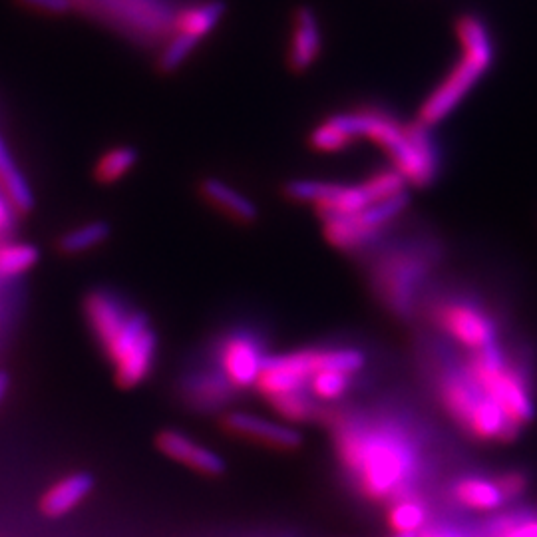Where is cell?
I'll list each match as a JSON object with an SVG mask.
<instances>
[{
	"label": "cell",
	"instance_id": "obj_9",
	"mask_svg": "<svg viewBox=\"0 0 537 537\" xmlns=\"http://www.w3.org/2000/svg\"><path fill=\"white\" fill-rule=\"evenodd\" d=\"M267 357L265 343L253 331H231L215 347V364L235 390L255 386Z\"/></svg>",
	"mask_w": 537,
	"mask_h": 537
},
{
	"label": "cell",
	"instance_id": "obj_16",
	"mask_svg": "<svg viewBox=\"0 0 537 537\" xmlns=\"http://www.w3.org/2000/svg\"><path fill=\"white\" fill-rule=\"evenodd\" d=\"M201 195L225 215L239 223H253L259 217V209L245 193L219 178H205L199 185Z\"/></svg>",
	"mask_w": 537,
	"mask_h": 537
},
{
	"label": "cell",
	"instance_id": "obj_12",
	"mask_svg": "<svg viewBox=\"0 0 537 537\" xmlns=\"http://www.w3.org/2000/svg\"><path fill=\"white\" fill-rule=\"evenodd\" d=\"M156 446L164 456L201 476L217 478L225 472V462L215 450L199 444L197 440L179 430H162L156 436Z\"/></svg>",
	"mask_w": 537,
	"mask_h": 537
},
{
	"label": "cell",
	"instance_id": "obj_7",
	"mask_svg": "<svg viewBox=\"0 0 537 537\" xmlns=\"http://www.w3.org/2000/svg\"><path fill=\"white\" fill-rule=\"evenodd\" d=\"M430 317L438 331L470 353L500 341V317L474 293L454 289L430 303Z\"/></svg>",
	"mask_w": 537,
	"mask_h": 537
},
{
	"label": "cell",
	"instance_id": "obj_25",
	"mask_svg": "<svg viewBox=\"0 0 537 537\" xmlns=\"http://www.w3.org/2000/svg\"><path fill=\"white\" fill-rule=\"evenodd\" d=\"M138 150L132 146H118L102 154L94 168V178L98 183L110 185L116 183L118 179L124 178L136 164H138Z\"/></svg>",
	"mask_w": 537,
	"mask_h": 537
},
{
	"label": "cell",
	"instance_id": "obj_5",
	"mask_svg": "<svg viewBox=\"0 0 537 537\" xmlns=\"http://www.w3.org/2000/svg\"><path fill=\"white\" fill-rule=\"evenodd\" d=\"M442 255L444 249L440 241L428 235L404 241L380 257L374 283L392 313L398 317H410L414 313Z\"/></svg>",
	"mask_w": 537,
	"mask_h": 537
},
{
	"label": "cell",
	"instance_id": "obj_17",
	"mask_svg": "<svg viewBox=\"0 0 537 537\" xmlns=\"http://www.w3.org/2000/svg\"><path fill=\"white\" fill-rule=\"evenodd\" d=\"M325 221L327 241L341 251H360L376 243L384 233L366 227L357 215H339Z\"/></svg>",
	"mask_w": 537,
	"mask_h": 537
},
{
	"label": "cell",
	"instance_id": "obj_1",
	"mask_svg": "<svg viewBox=\"0 0 537 537\" xmlns=\"http://www.w3.org/2000/svg\"><path fill=\"white\" fill-rule=\"evenodd\" d=\"M335 450L343 472L366 500L390 504L414 494L422 456L418 442L402 426L341 418L335 424Z\"/></svg>",
	"mask_w": 537,
	"mask_h": 537
},
{
	"label": "cell",
	"instance_id": "obj_8",
	"mask_svg": "<svg viewBox=\"0 0 537 537\" xmlns=\"http://www.w3.org/2000/svg\"><path fill=\"white\" fill-rule=\"evenodd\" d=\"M490 68L492 62L462 52V58L456 62L450 74L422 102L418 122L428 128L438 126L466 100V96L476 88Z\"/></svg>",
	"mask_w": 537,
	"mask_h": 537
},
{
	"label": "cell",
	"instance_id": "obj_27",
	"mask_svg": "<svg viewBox=\"0 0 537 537\" xmlns=\"http://www.w3.org/2000/svg\"><path fill=\"white\" fill-rule=\"evenodd\" d=\"M40 259V251L30 243L0 245V279H14L30 271Z\"/></svg>",
	"mask_w": 537,
	"mask_h": 537
},
{
	"label": "cell",
	"instance_id": "obj_32",
	"mask_svg": "<svg viewBox=\"0 0 537 537\" xmlns=\"http://www.w3.org/2000/svg\"><path fill=\"white\" fill-rule=\"evenodd\" d=\"M496 484H498V488L508 504V502H514L526 494L530 480H528L526 472H522V470H508L496 478Z\"/></svg>",
	"mask_w": 537,
	"mask_h": 537
},
{
	"label": "cell",
	"instance_id": "obj_10",
	"mask_svg": "<svg viewBox=\"0 0 537 537\" xmlns=\"http://www.w3.org/2000/svg\"><path fill=\"white\" fill-rule=\"evenodd\" d=\"M315 372H319L317 349L269 355L253 388L269 402L291 392L307 390V382Z\"/></svg>",
	"mask_w": 537,
	"mask_h": 537
},
{
	"label": "cell",
	"instance_id": "obj_3",
	"mask_svg": "<svg viewBox=\"0 0 537 537\" xmlns=\"http://www.w3.org/2000/svg\"><path fill=\"white\" fill-rule=\"evenodd\" d=\"M353 140L368 138L390 158L394 170L412 187L432 185L442 168V152L434 138V128L420 124H402L394 114L380 108L339 112L329 118Z\"/></svg>",
	"mask_w": 537,
	"mask_h": 537
},
{
	"label": "cell",
	"instance_id": "obj_6",
	"mask_svg": "<svg viewBox=\"0 0 537 537\" xmlns=\"http://www.w3.org/2000/svg\"><path fill=\"white\" fill-rule=\"evenodd\" d=\"M438 398L450 418L480 442H514L520 430L472 380L464 364H450L438 378Z\"/></svg>",
	"mask_w": 537,
	"mask_h": 537
},
{
	"label": "cell",
	"instance_id": "obj_18",
	"mask_svg": "<svg viewBox=\"0 0 537 537\" xmlns=\"http://www.w3.org/2000/svg\"><path fill=\"white\" fill-rule=\"evenodd\" d=\"M223 16H225L223 0H205V2L189 4L176 12L174 32L203 40L217 28Z\"/></svg>",
	"mask_w": 537,
	"mask_h": 537
},
{
	"label": "cell",
	"instance_id": "obj_14",
	"mask_svg": "<svg viewBox=\"0 0 537 537\" xmlns=\"http://www.w3.org/2000/svg\"><path fill=\"white\" fill-rule=\"evenodd\" d=\"M94 490V478L88 472H74L52 486L38 500V510L48 520H58L72 514Z\"/></svg>",
	"mask_w": 537,
	"mask_h": 537
},
{
	"label": "cell",
	"instance_id": "obj_26",
	"mask_svg": "<svg viewBox=\"0 0 537 537\" xmlns=\"http://www.w3.org/2000/svg\"><path fill=\"white\" fill-rule=\"evenodd\" d=\"M353 374L341 370H319L307 382V392L317 402H337L353 386Z\"/></svg>",
	"mask_w": 537,
	"mask_h": 537
},
{
	"label": "cell",
	"instance_id": "obj_4",
	"mask_svg": "<svg viewBox=\"0 0 537 537\" xmlns=\"http://www.w3.org/2000/svg\"><path fill=\"white\" fill-rule=\"evenodd\" d=\"M462 364L472 380L520 432L534 420L536 404L530 364L524 358L510 353L498 341L482 351L470 353Z\"/></svg>",
	"mask_w": 537,
	"mask_h": 537
},
{
	"label": "cell",
	"instance_id": "obj_24",
	"mask_svg": "<svg viewBox=\"0 0 537 537\" xmlns=\"http://www.w3.org/2000/svg\"><path fill=\"white\" fill-rule=\"evenodd\" d=\"M269 404L283 420H287L291 424H307V422L321 418L319 402L313 400L307 390L291 392V394L273 398V400H269Z\"/></svg>",
	"mask_w": 537,
	"mask_h": 537
},
{
	"label": "cell",
	"instance_id": "obj_33",
	"mask_svg": "<svg viewBox=\"0 0 537 537\" xmlns=\"http://www.w3.org/2000/svg\"><path fill=\"white\" fill-rule=\"evenodd\" d=\"M416 537H482V534H472L466 528L448 524V522H438V524H426Z\"/></svg>",
	"mask_w": 537,
	"mask_h": 537
},
{
	"label": "cell",
	"instance_id": "obj_34",
	"mask_svg": "<svg viewBox=\"0 0 537 537\" xmlns=\"http://www.w3.org/2000/svg\"><path fill=\"white\" fill-rule=\"evenodd\" d=\"M20 2L28 8L44 10L50 14H66L74 6V0H20Z\"/></svg>",
	"mask_w": 537,
	"mask_h": 537
},
{
	"label": "cell",
	"instance_id": "obj_22",
	"mask_svg": "<svg viewBox=\"0 0 537 537\" xmlns=\"http://www.w3.org/2000/svg\"><path fill=\"white\" fill-rule=\"evenodd\" d=\"M233 390L235 388L227 382V378L219 372V368L199 370L187 382L189 396L193 398L195 404H201V406L223 404Z\"/></svg>",
	"mask_w": 537,
	"mask_h": 537
},
{
	"label": "cell",
	"instance_id": "obj_29",
	"mask_svg": "<svg viewBox=\"0 0 537 537\" xmlns=\"http://www.w3.org/2000/svg\"><path fill=\"white\" fill-rule=\"evenodd\" d=\"M201 40L187 36V34H179L174 32V36L170 38V42L166 44V48L162 50L160 58H158V68L162 74H172L176 72L179 66L193 54V50L199 46Z\"/></svg>",
	"mask_w": 537,
	"mask_h": 537
},
{
	"label": "cell",
	"instance_id": "obj_21",
	"mask_svg": "<svg viewBox=\"0 0 537 537\" xmlns=\"http://www.w3.org/2000/svg\"><path fill=\"white\" fill-rule=\"evenodd\" d=\"M428 504L416 494H406L388 504L386 522L392 534H418L428 524Z\"/></svg>",
	"mask_w": 537,
	"mask_h": 537
},
{
	"label": "cell",
	"instance_id": "obj_15",
	"mask_svg": "<svg viewBox=\"0 0 537 537\" xmlns=\"http://www.w3.org/2000/svg\"><path fill=\"white\" fill-rule=\"evenodd\" d=\"M450 498L464 510L472 512H498L506 500L496 480L482 476H464L452 484Z\"/></svg>",
	"mask_w": 537,
	"mask_h": 537
},
{
	"label": "cell",
	"instance_id": "obj_19",
	"mask_svg": "<svg viewBox=\"0 0 537 537\" xmlns=\"http://www.w3.org/2000/svg\"><path fill=\"white\" fill-rule=\"evenodd\" d=\"M0 185L12 209L20 213H30L34 209L32 187L28 179L24 178V174L18 170L14 156L2 136H0Z\"/></svg>",
	"mask_w": 537,
	"mask_h": 537
},
{
	"label": "cell",
	"instance_id": "obj_36",
	"mask_svg": "<svg viewBox=\"0 0 537 537\" xmlns=\"http://www.w3.org/2000/svg\"><path fill=\"white\" fill-rule=\"evenodd\" d=\"M8 390H10V374L6 370H0V404L4 402Z\"/></svg>",
	"mask_w": 537,
	"mask_h": 537
},
{
	"label": "cell",
	"instance_id": "obj_28",
	"mask_svg": "<svg viewBox=\"0 0 537 537\" xmlns=\"http://www.w3.org/2000/svg\"><path fill=\"white\" fill-rule=\"evenodd\" d=\"M406 185H408L406 179L402 178V174L398 170H394L392 166L386 170H380V172H376L370 178L362 181V187L372 203L406 193Z\"/></svg>",
	"mask_w": 537,
	"mask_h": 537
},
{
	"label": "cell",
	"instance_id": "obj_35",
	"mask_svg": "<svg viewBox=\"0 0 537 537\" xmlns=\"http://www.w3.org/2000/svg\"><path fill=\"white\" fill-rule=\"evenodd\" d=\"M10 225H12V207L0 197V231L10 229Z\"/></svg>",
	"mask_w": 537,
	"mask_h": 537
},
{
	"label": "cell",
	"instance_id": "obj_31",
	"mask_svg": "<svg viewBox=\"0 0 537 537\" xmlns=\"http://www.w3.org/2000/svg\"><path fill=\"white\" fill-rule=\"evenodd\" d=\"M309 142L317 152L335 154V152L347 150L355 140L345 130H341L337 124H333L331 120H325L321 126H317L311 132Z\"/></svg>",
	"mask_w": 537,
	"mask_h": 537
},
{
	"label": "cell",
	"instance_id": "obj_11",
	"mask_svg": "<svg viewBox=\"0 0 537 537\" xmlns=\"http://www.w3.org/2000/svg\"><path fill=\"white\" fill-rule=\"evenodd\" d=\"M221 428L239 440H249L269 450L293 452L303 446V434L287 424L267 420L249 412H227L221 416Z\"/></svg>",
	"mask_w": 537,
	"mask_h": 537
},
{
	"label": "cell",
	"instance_id": "obj_20",
	"mask_svg": "<svg viewBox=\"0 0 537 537\" xmlns=\"http://www.w3.org/2000/svg\"><path fill=\"white\" fill-rule=\"evenodd\" d=\"M456 36L464 54H472L494 64L496 46H494V38L484 18H480L478 14H470V12L462 14L456 20Z\"/></svg>",
	"mask_w": 537,
	"mask_h": 537
},
{
	"label": "cell",
	"instance_id": "obj_37",
	"mask_svg": "<svg viewBox=\"0 0 537 537\" xmlns=\"http://www.w3.org/2000/svg\"><path fill=\"white\" fill-rule=\"evenodd\" d=\"M392 537H416V534H392Z\"/></svg>",
	"mask_w": 537,
	"mask_h": 537
},
{
	"label": "cell",
	"instance_id": "obj_13",
	"mask_svg": "<svg viewBox=\"0 0 537 537\" xmlns=\"http://www.w3.org/2000/svg\"><path fill=\"white\" fill-rule=\"evenodd\" d=\"M323 52V32L313 8L301 6L293 16V32L289 44V68L293 72L309 70Z\"/></svg>",
	"mask_w": 537,
	"mask_h": 537
},
{
	"label": "cell",
	"instance_id": "obj_2",
	"mask_svg": "<svg viewBox=\"0 0 537 537\" xmlns=\"http://www.w3.org/2000/svg\"><path fill=\"white\" fill-rule=\"evenodd\" d=\"M84 311L96 343L114 368L116 384L132 390L150 378L158 360V335L148 315L108 289L88 293Z\"/></svg>",
	"mask_w": 537,
	"mask_h": 537
},
{
	"label": "cell",
	"instance_id": "obj_23",
	"mask_svg": "<svg viewBox=\"0 0 537 537\" xmlns=\"http://www.w3.org/2000/svg\"><path fill=\"white\" fill-rule=\"evenodd\" d=\"M110 235H112V225L108 221H90L64 233L58 241V249L64 255H80L106 243Z\"/></svg>",
	"mask_w": 537,
	"mask_h": 537
},
{
	"label": "cell",
	"instance_id": "obj_30",
	"mask_svg": "<svg viewBox=\"0 0 537 537\" xmlns=\"http://www.w3.org/2000/svg\"><path fill=\"white\" fill-rule=\"evenodd\" d=\"M484 537H537V514H510L492 522Z\"/></svg>",
	"mask_w": 537,
	"mask_h": 537
}]
</instances>
